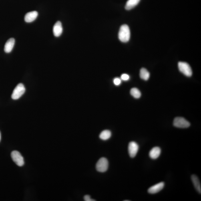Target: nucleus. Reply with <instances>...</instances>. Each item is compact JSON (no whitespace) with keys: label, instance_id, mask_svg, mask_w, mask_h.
<instances>
[{"label":"nucleus","instance_id":"nucleus-1","mask_svg":"<svg viewBox=\"0 0 201 201\" xmlns=\"http://www.w3.org/2000/svg\"><path fill=\"white\" fill-rule=\"evenodd\" d=\"M119 38L123 43H126L130 40V32L128 25H123L121 26L119 33Z\"/></svg>","mask_w":201,"mask_h":201},{"label":"nucleus","instance_id":"nucleus-2","mask_svg":"<svg viewBox=\"0 0 201 201\" xmlns=\"http://www.w3.org/2000/svg\"><path fill=\"white\" fill-rule=\"evenodd\" d=\"M25 88L22 83H20L18 84L14 89L12 94V98L14 100L19 99L24 93Z\"/></svg>","mask_w":201,"mask_h":201},{"label":"nucleus","instance_id":"nucleus-3","mask_svg":"<svg viewBox=\"0 0 201 201\" xmlns=\"http://www.w3.org/2000/svg\"><path fill=\"white\" fill-rule=\"evenodd\" d=\"M179 70L184 75L190 77L192 75V71L188 64L185 62H179L178 63Z\"/></svg>","mask_w":201,"mask_h":201},{"label":"nucleus","instance_id":"nucleus-4","mask_svg":"<svg viewBox=\"0 0 201 201\" xmlns=\"http://www.w3.org/2000/svg\"><path fill=\"white\" fill-rule=\"evenodd\" d=\"M173 124L175 127L180 128H187L190 126V123L182 117H176L173 121Z\"/></svg>","mask_w":201,"mask_h":201},{"label":"nucleus","instance_id":"nucleus-5","mask_svg":"<svg viewBox=\"0 0 201 201\" xmlns=\"http://www.w3.org/2000/svg\"><path fill=\"white\" fill-rule=\"evenodd\" d=\"M108 167V162L105 158H101L97 162L96 168L97 171L99 172H106Z\"/></svg>","mask_w":201,"mask_h":201},{"label":"nucleus","instance_id":"nucleus-6","mask_svg":"<svg viewBox=\"0 0 201 201\" xmlns=\"http://www.w3.org/2000/svg\"><path fill=\"white\" fill-rule=\"evenodd\" d=\"M11 156L13 162L18 166L22 167L24 164L23 157L19 151H13L11 154Z\"/></svg>","mask_w":201,"mask_h":201},{"label":"nucleus","instance_id":"nucleus-7","mask_svg":"<svg viewBox=\"0 0 201 201\" xmlns=\"http://www.w3.org/2000/svg\"><path fill=\"white\" fill-rule=\"evenodd\" d=\"M139 146L138 144L135 142L129 143L128 146V151L129 155L133 158L136 156L138 153Z\"/></svg>","mask_w":201,"mask_h":201},{"label":"nucleus","instance_id":"nucleus-8","mask_svg":"<svg viewBox=\"0 0 201 201\" xmlns=\"http://www.w3.org/2000/svg\"><path fill=\"white\" fill-rule=\"evenodd\" d=\"M164 187V183L162 182L154 185L149 188L148 192L151 194H156L162 190Z\"/></svg>","mask_w":201,"mask_h":201},{"label":"nucleus","instance_id":"nucleus-9","mask_svg":"<svg viewBox=\"0 0 201 201\" xmlns=\"http://www.w3.org/2000/svg\"><path fill=\"white\" fill-rule=\"evenodd\" d=\"M63 32L62 24L60 21H58L55 23L53 27V33L56 37L60 36Z\"/></svg>","mask_w":201,"mask_h":201},{"label":"nucleus","instance_id":"nucleus-10","mask_svg":"<svg viewBox=\"0 0 201 201\" xmlns=\"http://www.w3.org/2000/svg\"><path fill=\"white\" fill-rule=\"evenodd\" d=\"M38 16V13L36 11H33L27 13L24 17L25 21L27 23H30L34 21Z\"/></svg>","mask_w":201,"mask_h":201},{"label":"nucleus","instance_id":"nucleus-11","mask_svg":"<svg viewBox=\"0 0 201 201\" xmlns=\"http://www.w3.org/2000/svg\"><path fill=\"white\" fill-rule=\"evenodd\" d=\"M15 40L14 39H10L6 43L4 47V51L6 53L11 52L14 46Z\"/></svg>","mask_w":201,"mask_h":201},{"label":"nucleus","instance_id":"nucleus-12","mask_svg":"<svg viewBox=\"0 0 201 201\" xmlns=\"http://www.w3.org/2000/svg\"><path fill=\"white\" fill-rule=\"evenodd\" d=\"M161 153V149L158 147H155L153 148L149 153V156L151 159L155 160L158 158L160 156Z\"/></svg>","mask_w":201,"mask_h":201},{"label":"nucleus","instance_id":"nucleus-13","mask_svg":"<svg viewBox=\"0 0 201 201\" xmlns=\"http://www.w3.org/2000/svg\"><path fill=\"white\" fill-rule=\"evenodd\" d=\"M191 179H192V182L196 190L198 191L199 193L201 194V186L200 182L198 177L196 176V175H193L192 177H191Z\"/></svg>","mask_w":201,"mask_h":201},{"label":"nucleus","instance_id":"nucleus-14","mask_svg":"<svg viewBox=\"0 0 201 201\" xmlns=\"http://www.w3.org/2000/svg\"><path fill=\"white\" fill-rule=\"evenodd\" d=\"M140 0H128L127 2L125 9L127 10H130L138 5Z\"/></svg>","mask_w":201,"mask_h":201},{"label":"nucleus","instance_id":"nucleus-15","mask_svg":"<svg viewBox=\"0 0 201 201\" xmlns=\"http://www.w3.org/2000/svg\"><path fill=\"white\" fill-rule=\"evenodd\" d=\"M140 76L143 80L147 81L150 78V73L146 69L142 68L140 71Z\"/></svg>","mask_w":201,"mask_h":201},{"label":"nucleus","instance_id":"nucleus-16","mask_svg":"<svg viewBox=\"0 0 201 201\" xmlns=\"http://www.w3.org/2000/svg\"><path fill=\"white\" fill-rule=\"evenodd\" d=\"M111 135V133L110 131L108 130H105L103 131L99 135V138L103 140H108L110 138Z\"/></svg>","mask_w":201,"mask_h":201},{"label":"nucleus","instance_id":"nucleus-17","mask_svg":"<svg viewBox=\"0 0 201 201\" xmlns=\"http://www.w3.org/2000/svg\"><path fill=\"white\" fill-rule=\"evenodd\" d=\"M130 93L131 95L135 98H139L141 97L140 91L138 88L135 87L131 89Z\"/></svg>","mask_w":201,"mask_h":201},{"label":"nucleus","instance_id":"nucleus-18","mask_svg":"<svg viewBox=\"0 0 201 201\" xmlns=\"http://www.w3.org/2000/svg\"><path fill=\"white\" fill-rule=\"evenodd\" d=\"M130 79V77L127 74H123L121 75V80L124 81H128Z\"/></svg>","mask_w":201,"mask_h":201},{"label":"nucleus","instance_id":"nucleus-19","mask_svg":"<svg viewBox=\"0 0 201 201\" xmlns=\"http://www.w3.org/2000/svg\"><path fill=\"white\" fill-rule=\"evenodd\" d=\"M121 79L119 78V77H116L113 80V82H114V85H116V86H119V85H120L121 83Z\"/></svg>","mask_w":201,"mask_h":201},{"label":"nucleus","instance_id":"nucleus-20","mask_svg":"<svg viewBox=\"0 0 201 201\" xmlns=\"http://www.w3.org/2000/svg\"><path fill=\"white\" fill-rule=\"evenodd\" d=\"M84 200L85 201H95V200L94 199H93L91 198L90 196L88 195H87L84 197Z\"/></svg>","mask_w":201,"mask_h":201},{"label":"nucleus","instance_id":"nucleus-21","mask_svg":"<svg viewBox=\"0 0 201 201\" xmlns=\"http://www.w3.org/2000/svg\"><path fill=\"white\" fill-rule=\"evenodd\" d=\"M1 132H0V141H1Z\"/></svg>","mask_w":201,"mask_h":201}]
</instances>
